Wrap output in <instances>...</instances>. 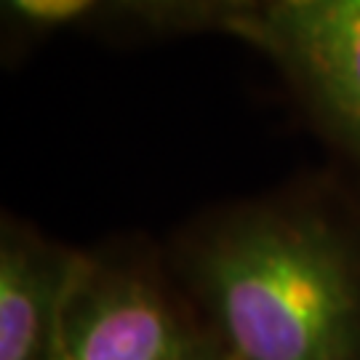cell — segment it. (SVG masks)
<instances>
[{"label":"cell","instance_id":"1","mask_svg":"<svg viewBox=\"0 0 360 360\" xmlns=\"http://www.w3.org/2000/svg\"><path fill=\"white\" fill-rule=\"evenodd\" d=\"M181 270L232 360H360V217L299 190L203 217Z\"/></svg>","mask_w":360,"mask_h":360},{"label":"cell","instance_id":"2","mask_svg":"<svg viewBox=\"0 0 360 360\" xmlns=\"http://www.w3.org/2000/svg\"><path fill=\"white\" fill-rule=\"evenodd\" d=\"M53 360H232L200 315L129 248L89 254Z\"/></svg>","mask_w":360,"mask_h":360},{"label":"cell","instance_id":"3","mask_svg":"<svg viewBox=\"0 0 360 360\" xmlns=\"http://www.w3.org/2000/svg\"><path fill=\"white\" fill-rule=\"evenodd\" d=\"M360 166V0H262L232 27Z\"/></svg>","mask_w":360,"mask_h":360},{"label":"cell","instance_id":"4","mask_svg":"<svg viewBox=\"0 0 360 360\" xmlns=\"http://www.w3.org/2000/svg\"><path fill=\"white\" fill-rule=\"evenodd\" d=\"M89 254L16 217L0 224V360H53Z\"/></svg>","mask_w":360,"mask_h":360},{"label":"cell","instance_id":"5","mask_svg":"<svg viewBox=\"0 0 360 360\" xmlns=\"http://www.w3.org/2000/svg\"><path fill=\"white\" fill-rule=\"evenodd\" d=\"M262 0H96L91 25L117 40H155L224 32Z\"/></svg>","mask_w":360,"mask_h":360},{"label":"cell","instance_id":"6","mask_svg":"<svg viewBox=\"0 0 360 360\" xmlns=\"http://www.w3.org/2000/svg\"><path fill=\"white\" fill-rule=\"evenodd\" d=\"M96 0H0L3 56L13 59L70 25H91Z\"/></svg>","mask_w":360,"mask_h":360}]
</instances>
